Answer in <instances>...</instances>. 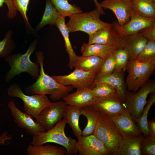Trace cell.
<instances>
[{
    "label": "cell",
    "mask_w": 155,
    "mask_h": 155,
    "mask_svg": "<svg viewBox=\"0 0 155 155\" xmlns=\"http://www.w3.org/2000/svg\"><path fill=\"white\" fill-rule=\"evenodd\" d=\"M35 54L37 62L40 67L39 75L34 83L26 88V93L30 95L50 94V99L55 101L63 99L74 88L70 85H63L46 74L43 67L44 56L43 53L38 51L35 52Z\"/></svg>",
    "instance_id": "6da1fadb"
},
{
    "label": "cell",
    "mask_w": 155,
    "mask_h": 155,
    "mask_svg": "<svg viewBox=\"0 0 155 155\" xmlns=\"http://www.w3.org/2000/svg\"><path fill=\"white\" fill-rule=\"evenodd\" d=\"M37 43V39L33 41L24 54H13L4 58V60L10 67L5 75L6 82H10L15 76L24 72L28 73L35 80L38 78L40 73L39 65L37 62H32L30 59V56L35 51Z\"/></svg>",
    "instance_id": "7a4b0ae2"
},
{
    "label": "cell",
    "mask_w": 155,
    "mask_h": 155,
    "mask_svg": "<svg viewBox=\"0 0 155 155\" xmlns=\"http://www.w3.org/2000/svg\"><path fill=\"white\" fill-rule=\"evenodd\" d=\"M66 124L63 119L50 129L34 134L31 144L39 146L49 142L55 143L65 148L66 155H76L78 152L75 146L76 141L65 135V129Z\"/></svg>",
    "instance_id": "3957f363"
},
{
    "label": "cell",
    "mask_w": 155,
    "mask_h": 155,
    "mask_svg": "<svg viewBox=\"0 0 155 155\" xmlns=\"http://www.w3.org/2000/svg\"><path fill=\"white\" fill-rule=\"evenodd\" d=\"M102 13L97 7L89 12L74 14L69 17L66 24L69 32L82 31L90 35L98 30L111 26L112 24L102 21L100 17Z\"/></svg>",
    "instance_id": "277c9868"
},
{
    "label": "cell",
    "mask_w": 155,
    "mask_h": 155,
    "mask_svg": "<svg viewBox=\"0 0 155 155\" xmlns=\"http://www.w3.org/2000/svg\"><path fill=\"white\" fill-rule=\"evenodd\" d=\"M126 68L127 90L135 92L149 80L155 69V60L147 62H140L136 59L129 60Z\"/></svg>",
    "instance_id": "5b68a950"
},
{
    "label": "cell",
    "mask_w": 155,
    "mask_h": 155,
    "mask_svg": "<svg viewBox=\"0 0 155 155\" xmlns=\"http://www.w3.org/2000/svg\"><path fill=\"white\" fill-rule=\"evenodd\" d=\"M93 134L103 143L111 155H116L123 138L109 116L102 115Z\"/></svg>",
    "instance_id": "8992f818"
},
{
    "label": "cell",
    "mask_w": 155,
    "mask_h": 155,
    "mask_svg": "<svg viewBox=\"0 0 155 155\" xmlns=\"http://www.w3.org/2000/svg\"><path fill=\"white\" fill-rule=\"evenodd\" d=\"M154 92H155V81L153 80H149L136 92L127 90L125 102V108L133 120L135 121L140 117L148 95Z\"/></svg>",
    "instance_id": "52a82bcc"
},
{
    "label": "cell",
    "mask_w": 155,
    "mask_h": 155,
    "mask_svg": "<svg viewBox=\"0 0 155 155\" xmlns=\"http://www.w3.org/2000/svg\"><path fill=\"white\" fill-rule=\"evenodd\" d=\"M7 93L10 97L20 99L23 102V109L25 112L35 119L41 111L51 102L46 95L25 94L20 86L16 84L10 85L7 89Z\"/></svg>",
    "instance_id": "ba28073f"
},
{
    "label": "cell",
    "mask_w": 155,
    "mask_h": 155,
    "mask_svg": "<svg viewBox=\"0 0 155 155\" xmlns=\"http://www.w3.org/2000/svg\"><path fill=\"white\" fill-rule=\"evenodd\" d=\"M51 76L56 82L64 86H71L77 90L86 88L92 89L95 86L97 73L75 69L67 75Z\"/></svg>",
    "instance_id": "9c48e42d"
},
{
    "label": "cell",
    "mask_w": 155,
    "mask_h": 155,
    "mask_svg": "<svg viewBox=\"0 0 155 155\" xmlns=\"http://www.w3.org/2000/svg\"><path fill=\"white\" fill-rule=\"evenodd\" d=\"M67 105L64 101L51 102L41 111L36 121L45 131L50 129L62 120Z\"/></svg>",
    "instance_id": "30bf717a"
},
{
    "label": "cell",
    "mask_w": 155,
    "mask_h": 155,
    "mask_svg": "<svg viewBox=\"0 0 155 155\" xmlns=\"http://www.w3.org/2000/svg\"><path fill=\"white\" fill-rule=\"evenodd\" d=\"M92 106L102 115L114 117L127 111L125 102L119 94L94 97Z\"/></svg>",
    "instance_id": "8fae6325"
},
{
    "label": "cell",
    "mask_w": 155,
    "mask_h": 155,
    "mask_svg": "<svg viewBox=\"0 0 155 155\" xmlns=\"http://www.w3.org/2000/svg\"><path fill=\"white\" fill-rule=\"evenodd\" d=\"M99 4L102 9H110L114 13L120 26L129 22L134 13L131 0H104Z\"/></svg>",
    "instance_id": "7c38bea8"
},
{
    "label": "cell",
    "mask_w": 155,
    "mask_h": 155,
    "mask_svg": "<svg viewBox=\"0 0 155 155\" xmlns=\"http://www.w3.org/2000/svg\"><path fill=\"white\" fill-rule=\"evenodd\" d=\"M155 24V19L144 17L135 12L127 23L120 26L117 22L112 24L113 27L122 37L139 32L143 29Z\"/></svg>",
    "instance_id": "4fadbf2b"
},
{
    "label": "cell",
    "mask_w": 155,
    "mask_h": 155,
    "mask_svg": "<svg viewBox=\"0 0 155 155\" xmlns=\"http://www.w3.org/2000/svg\"><path fill=\"white\" fill-rule=\"evenodd\" d=\"M75 144L79 155H107L110 154L103 143L93 134L78 138Z\"/></svg>",
    "instance_id": "5bb4252c"
},
{
    "label": "cell",
    "mask_w": 155,
    "mask_h": 155,
    "mask_svg": "<svg viewBox=\"0 0 155 155\" xmlns=\"http://www.w3.org/2000/svg\"><path fill=\"white\" fill-rule=\"evenodd\" d=\"M8 107L11 111L15 122L28 133L33 136L36 133L45 131L34 120L31 116L20 110L13 101L9 102Z\"/></svg>",
    "instance_id": "9a60e30c"
},
{
    "label": "cell",
    "mask_w": 155,
    "mask_h": 155,
    "mask_svg": "<svg viewBox=\"0 0 155 155\" xmlns=\"http://www.w3.org/2000/svg\"><path fill=\"white\" fill-rule=\"evenodd\" d=\"M110 117L123 138H133L143 136L127 111L117 116Z\"/></svg>",
    "instance_id": "2e32d148"
},
{
    "label": "cell",
    "mask_w": 155,
    "mask_h": 155,
    "mask_svg": "<svg viewBox=\"0 0 155 155\" xmlns=\"http://www.w3.org/2000/svg\"><path fill=\"white\" fill-rule=\"evenodd\" d=\"M122 36L111 26L101 28L89 36L88 44H99L122 48Z\"/></svg>",
    "instance_id": "e0dca14e"
},
{
    "label": "cell",
    "mask_w": 155,
    "mask_h": 155,
    "mask_svg": "<svg viewBox=\"0 0 155 155\" xmlns=\"http://www.w3.org/2000/svg\"><path fill=\"white\" fill-rule=\"evenodd\" d=\"M148 41L138 32L123 37L122 48L127 52L129 60H134L137 58Z\"/></svg>",
    "instance_id": "ac0fdd59"
},
{
    "label": "cell",
    "mask_w": 155,
    "mask_h": 155,
    "mask_svg": "<svg viewBox=\"0 0 155 155\" xmlns=\"http://www.w3.org/2000/svg\"><path fill=\"white\" fill-rule=\"evenodd\" d=\"M94 97L92 89L86 88L77 90L67 94L63 99L67 104L82 108L92 105Z\"/></svg>",
    "instance_id": "d6986e66"
},
{
    "label": "cell",
    "mask_w": 155,
    "mask_h": 155,
    "mask_svg": "<svg viewBox=\"0 0 155 155\" xmlns=\"http://www.w3.org/2000/svg\"><path fill=\"white\" fill-rule=\"evenodd\" d=\"M118 49L115 46L99 44H89L84 43L82 46L81 52L82 55L94 56L105 60Z\"/></svg>",
    "instance_id": "ffe728a7"
},
{
    "label": "cell",
    "mask_w": 155,
    "mask_h": 155,
    "mask_svg": "<svg viewBox=\"0 0 155 155\" xmlns=\"http://www.w3.org/2000/svg\"><path fill=\"white\" fill-rule=\"evenodd\" d=\"M82 108L67 104L65 108L63 119L69 124L73 133L77 139L82 135V131L79 125V120L81 115Z\"/></svg>",
    "instance_id": "44dd1931"
},
{
    "label": "cell",
    "mask_w": 155,
    "mask_h": 155,
    "mask_svg": "<svg viewBox=\"0 0 155 155\" xmlns=\"http://www.w3.org/2000/svg\"><path fill=\"white\" fill-rule=\"evenodd\" d=\"M105 60L94 56H77L74 64V67L98 74L102 64Z\"/></svg>",
    "instance_id": "7402d4cb"
},
{
    "label": "cell",
    "mask_w": 155,
    "mask_h": 155,
    "mask_svg": "<svg viewBox=\"0 0 155 155\" xmlns=\"http://www.w3.org/2000/svg\"><path fill=\"white\" fill-rule=\"evenodd\" d=\"M144 137L123 138L116 155H141L140 145Z\"/></svg>",
    "instance_id": "603a6c76"
},
{
    "label": "cell",
    "mask_w": 155,
    "mask_h": 155,
    "mask_svg": "<svg viewBox=\"0 0 155 155\" xmlns=\"http://www.w3.org/2000/svg\"><path fill=\"white\" fill-rule=\"evenodd\" d=\"M81 115L85 117L87 120L82 135L86 136L93 134L102 115L92 105L82 108Z\"/></svg>",
    "instance_id": "cb8c5ba5"
},
{
    "label": "cell",
    "mask_w": 155,
    "mask_h": 155,
    "mask_svg": "<svg viewBox=\"0 0 155 155\" xmlns=\"http://www.w3.org/2000/svg\"><path fill=\"white\" fill-rule=\"evenodd\" d=\"M101 82L108 83L117 91L121 97L125 102L127 89L122 72L114 71L108 76L102 77H97L96 82Z\"/></svg>",
    "instance_id": "d4e9b609"
},
{
    "label": "cell",
    "mask_w": 155,
    "mask_h": 155,
    "mask_svg": "<svg viewBox=\"0 0 155 155\" xmlns=\"http://www.w3.org/2000/svg\"><path fill=\"white\" fill-rule=\"evenodd\" d=\"M55 25L62 34L65 42L66 52L69 57L68 66L71 69L74 67V64L77 55L73 50L69 38V32L65 22V18L61 16L57 20Z\"/></svg>",
    "instance_id": "484cf974"
},
{
    "label": "cell",
    "mask_w": 155,
    "mask_h": 155,
    "mask_svg": "<svg viewBox=\"0 0 155 155\" xmlns=\"http://www.w3.org/2000/svg\"><path fill=\"white\" fill-rule=\"evenodd\" d=\"M28 155H65L66 150L64 147L50 144L34 146L29 145L26 148Z\"/></svg>",
    "instance_id": "4316f807"
},
{
    "label": "cell",
    "mask_w": 155,
    "mask_h": 155,
    "mask_svg": "<svg viewBox=\"0 0 155 155\" xmlns=\"http://www.w3.org/2000/svg\"><path fill=\"white\" fill-rule=\"evenodd\" d=\"M134 12L144 17L155 19V3L151 0H132Z\"/></svg>",
    "instance_id": "83f0119b"
},
{
    "label": "cell",
    "mask_w": 155,
    "mask_h": 155,
    "mask_svg": "<svg viewBox=\"0 0 155 155\" xmlns=\"http://www.w3.org/2000/svg\"><path fill=\"white\" fill-rule=\"evenodd\" d=\"M61 15L49 0H46L45 10L41 21L36 26L38 31L47 25H55L58 18Z\"/></svg>",
    "instance_id": "f1b7e54d"
},
{
    "label": "cell",
    "mask_w": 155,
    "mask_h": 155,
    "mask_svg": "<svg viewBox=\"0 0 155 155\" xmlns=\"http://www.w3.org/2000/svg\"><path fill=\"white\" fill-rule=\"evenodd\" d=\"M61 16L70 17L73 14L82 12L80 8L71 4L68 0H49Z\"/></svg>",
    "instance_id": "f546056e"
},
{
    "label": "cell",
    "mask_w": 155,
    "mask_h": 155,
    "mask_svg": "<svg viewBox=\"0 0 155 155\" xmlns=\"http://www.w3.org/2000/svg\"><path fill=\"white\" fill-rule=\"evenodd\" d=\"M155 102V92L150 93L142 115L139 118L135 121L137 123V126L144 137L147 136L149 134L148 126V116L150 107Z\"/></svg>",
    "instance_id": "4dcf8cb0"
},
{
    "label": "cell",
    "mask_w": 155,
    "mask_h": 155,
    "mask_svg": "<svg viewBox=\"0 0 155 155\" xmlns=\"http://www.w3.org/2000/svg\"><path fill=\"white\" fill-rule=\"evenodd\" d=\"M12 32L11 30L7 32L3 39L0 41V57L3 58L10 55L15 49V44L12 38Z\"/></svg>",
    "instance_id": "1f68e13d"
},
{
    "label": "cell",
    "mask_w": 155,
    "mask_h": 155,
    "mask_svg": "<svg viewBox=\"0 0 155 155\" xmlns=\"http://www.w3.org/2000/svg\"><path fill=\"white\" fill-rule=\"evenodd\" d=\"M94 97H102L119 94L117 90L109 84L104 82H97L92 89Z\"/></svg>",
    "instance_id": "d6a6232c"
},
{
    "label": "cell",
    "mask_w": 155,
    "mask_h": 155,
    "mask_svg": "<svg viewBox=\"0 0 155 155\" xmlns=\"http://www.w3.org/2000/svg\"><path fill=\"white\" fill-rule=\"evenodd\" d=\"M115 66V72L121 73L126 68L129 60L127 51L123 48L117 49L114 53Z\"/></svg>",
    "instance_id": "836d02e7"
},
{
    "label": "cell",
    "mask_w": 155,
    "mask_h": 155,
    "mask_svg": "<svg viewBox=\"0 0 155 155\" xmlns=\"http://www.w3.org/2000/svg\"><path fill=\"white\" fill-rule=\"evenodd\" d=\"M136 59L141 62L155 60V41H148Z\"/></svg>",
    "instance_id": "e575fe53"
},
{
    "label": "cell",
    "mask_w": 155,
    "mask_h": 155,
    "mask_svg": "<svg viewBox=\"0 0 155 155\" xmlns=\"http://www.w3.org/2000/svg\"><path fill=\"white\" fill-rule=\"evenodd\" d=\"M114 53L103 62L98 73L97 77H105L110 75L114 71L115 62Z\"/></svg>",
    "instance_id": "d590c367"
},
{
    "label": "cell",
    "mask_w": 155,
    "mask_h": 155,
    "mask_svg": "<svg viewBox=\"0 0 155 155\" xmlns=\"http://www.w3.org/2000/svg\"><path fill=\"white\" fill-rule=\"evenodd\" d=\"M141 155H155V138L149 134L144 137L140 145Z\"/></svg>",
    "instance_id": "8d00e7d4"
},
{
    "label": "cell",
    "mask_w": 155,
    "mask_h": 155,
    "mask_svg": "<svg viewBox=\"0 0 155 155\" xmlns=\"http://www.w3.org/2000/svg\"><path fill=\"white\" fill-rule=\"evenodd\" d=\"M16 10L22 15L27 26L32 29L29 23L27 11L30 0H11Z\"/></svg>",
    "instance_id": "74e56055"
},
{
    "label": "cell",
    "mask_w": 155,
    "mask_h": 155,
    "mask_svg": "<svg viewBox=\"0 0 155 155\" xmlns=\"http://www.w3.org/2000/svg\"><path fill=\"white\" fill-rule=\"evenodd\" d=\"M139 33L148 41H155V24L143 29Z\"/></svg>",
    "instance_id": "f35d334b"
},
{
    "label": "cell",
    "mask_w": 155,
    "mask_h": 155,
    "mask_svg": "<svg viewBox=\"0 0 155 155\" xmlns=\"http://www.w3.org/2000/svg\"><path fill=\"white\" fill-rule=\"evenodd\" d=\"M4 3L6 4L7 7V17L9 19L15 18L16 15L17 11L11 0H0V8L3 6Z\"/></svg>",
    "instance_id": "ab89813d"
},
{
    "label": "cell",
    "mask_w": 155,
    "mask_h": 155,
    "mask_svg": "<svg viewBox=\"0 0 155 155\" xmlns=\"http://www.w3.org/2000/svg\"><path fill=\"white\" fill-rule=\"evenodd\" d=\"M148 126L149 135L155 138V120L153 119L148 121Z\"/></svg>",
    "instance_id": "60d3db41"
},
{
    "label": "cell",
    "mask_w": 155,
    "mask_h": 155,
    "mask_svg": "<svg viewBox=\"0 0 155 155\" xmlns=\"http://www.w3.org/2000/svg\"><path fill=\"white\" fill-rule=\"evenodd\" d=\"M8 132L5 131L0 135V145L5 144L6 141L10 140L12 139L11 136L7 135Z\"/></svg>",
    "instance_id": "b9f144b4"
},
{
    "label": "cell",
    "mask_w": 155,
    "mask_h": 155,
    "mask_svg": "<svg viewBox=\"0 0 155 155\" xmlns=\"http://www.w3.org/2000/svg\"><path fill=\"white\" fill-rule=\"evenodd\" d=\"M94 1L95 6L96 7H97L101 11L102 15H103L105 14V13L103 9L101 7L99 3L98 2L97 0H93Z\"/></svg>",
    "instance_id": "7bdbcfd3"
},
{
    "label": "cell",
    "mask_w": 155,
    "mask_h": 155,
    "mask_svg": "<svg viewBox=\"0 0 155 155\" xmlns=\"http://www.w3.org/2000/svg\"><path fill=\"white\" fill-rule=\"evenodd\" d=\"M152 0L153 1L154 3H155V0Z\"/></svg>",
    "instance_id": "ee69618b"
},
{
    "label": "cell",
    "mask_w": 155,
    "mask_h": 155,
    "mask_svg": "<svg viewBox=\"0 0 155 155\" xmlns=\"http://www.w3.org/2000/svg\"><path fill=\"white\" fill-rule=\"evenodd\" d=\"M1 106V104H0V108Z\"/></svg>",
    "instance_id": "f6af8a7d"
},
{
    "label": "cell",
    "mask_w": 155,
    "mask_h": 155,
    "mask_svg": "<svg viewBox=\"0 0 155 155\" xmlns=\"http://www.w3.org/2000/svg\"><path fill=\"white\" fill-rule=\"evenodd\" d=\"M131 0V1H132V0Z\"/></svg>",
    "instance_id": "bcb514c9"
}]
</instances>
